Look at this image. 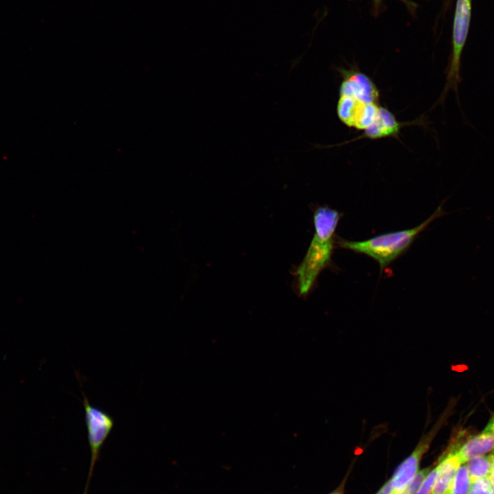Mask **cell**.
Masks as SVG:
<instances>
[{"label":"cell","mask_w":494,"mask_h":494,"mask_svg":"<svg viewBox=\"0 0 494 494\" xmlns=\"http://www.w3.org/2000/svg\"><path fill=\"white\" fill-rule=\"evenodd\" d=\"M342 214L328 207H318L314 212V233L307 251L294 272L300 296H307L314 287L320 272L329 267L335 248L336 229Z\"/></svg>","instance_id":"cell-1"},{"label":"cell","mask_w":494,"mask_h":494,"mask_svg":"<svg viewBox=\"0 0 494 494\" xmlns=\"http://www.w3.org/2000/svg\"><path fill=\"white\" fill-rule=\"evenodd\" d=\"M443 205L441 203L429 218L414 228L384 233L364 241L338 238L336 243L339 248L373 258L383 270L403 254L432 222L445 214Z\"/></svg>","instance_id":"cell-2"},{"label":"cell","mask_w":494,"mask_h":494,"mask_svg":"<svg viewBox=\"0 0 494 494\" xmlns=\"http://www.w3.org/2000/svg\"><path fill=\"white\" fill-rule=\"evenodd\" d=\"M82 393L84 421L91 454L88 476L83 493V494H88L95 464L99 459L102 447L115 426V420L106 411L91 404L83 391Z\"/></svg>","instance_id":"cell-3"},{"label":"cell","mask_w":494,"mask_h":494,"mask_svg":"<svg viewBox=\"0 0 494 494\" xmlns=\"http://www.w3.org/2000/svg\"><path fill=\"white\" fill-rule=\"evenodd\" d=\"M471 0H457L454 20L452 53L447 71L446 83L439 99L443 102L449 91L453 90L459 104L458 84L461 82V56L464 46L471 18Z\"/></svg>","instance_id":"cell-4"},{"label":"cell","mask_w":494,"mask_h":494,"mask_svg":"<svg viewBox=\"0 0 494 494\" xmlns=\"http://www.w3.org/2000/svg\"><path fill=\"white\" fill-rule=\"evenodd\" d=\"M379 106V104L368 103L355 97L340 95L336 110L344 125L364 130L374 121Z\"/></svg>","instance_id":"cell-5"},{"label":"cell","mask_w":494,"mask_h":494,"mask_svg":"<svg viewBox=\"0 0 494 494\" xmlns=\"http://www.w3.org/2000/svg\"><path fill=\"white\" fill-rule=\"evenodd\" d=\"M445 416H443L429 432L423 436L412 454L399 466L391 480L395 491H401L415 476L423 456L427 451Z\"/></svg>","instance_id":"cell-6"},{"label":"cell","mask_w":494,"mask_h":494,"mask_svg":"<svg viewBox=\"0 0 494 494\" xmlns=\"http://www.w3.org/2000/svg\"><path fill=\"white\" fill-rule=\"evenodd\" d=\"M340 95L352 96L368 103L379 104V91L372 79L356 69L342 71Z\"/></svg>","instance_id":"cell-7"},{"label":"cell","mask_w":494,"mask_h":494,"mask_svg":"<svg viewBox=\"0 0 494 494\" xmlns=\"http://www.w3.org/2000/svg\"><path fill=\"white\" fill-rule=\"evenodd\" d=\"M406 124H408L399 122L391 111L380 106L373 123L364 130L361 136L350 141L362 139L375 140L395 137L399 134L401 128Z\"/></svg>","instance_id":"cell-8"},{"label":"cell","mask_w":494,"mask_h":494,"mask_svg":"<svg viewBox=\"0 0 494 494\" xmlns=\"http://www.w3.org/2000/svg\"><path fill=\"white\" fill-rule=\"evenodd\" d=\"M460 463L454 451H449L440 460L431 494H448Z\"/></svg>","instance_id":"cell-9"},{"label":"cell","mask_w":494,"mask_h":494,"mask_svg":"<svg viewBox=\"0 0 494 494\" xmlns=\"http://www.w3.org/2000/svg\"><path fill=\"white\" fill-rule=\"evenodd\" d=\"M493 449L494 434L482 431L469 438L454 451L462 464L473 457L485 455Z\"/></svg>","instance_id":"cell-10"},{"label":"cell","mask_w":494,"mask_h":494,"mask_svg":"<svg viewBox=\"0 0 494 494\" xmlns=\"http://www.w3.org/2000/svg\"><path fill=\"white\" fill-rule=\"evenodd\" d=\"M471 482L489 478L493 469V454L472 458L465 463Z\"/></svg>","instance_id":"cell-11"},{"label":"cell","mask_w":494,"mask_h":494,"mask_svg":"<svg viewBox=\"0 0 494 494\" xmlns=\"http://www.w3.org/2000/svg\"><path fill=\"white\" fill-rule=\"evenodd\" d=\"M471 485L470 476L465 464L458 469L448 494H468Z\"/></svg>","instance_id":"cell-12"},{"label":"cell","mask_w":494,"mask_h":494,"mask_svg":"<svg viewBox=\"0 0 494 494\" xmlns=\"http://www.w3.org/2000/svg\"><path fill=\"white\" fill-rule=\"evenodd\" d=\"M431 470V467H426L418 471L412 480L401 490L403 493L416 494Z\"/></svg>","instance_id":"cell-13"},{"label":"cell","mask_w":494,"mask_h":494,"mask_svg":"<svg viewBox=\"0 0 494 494\" xmlns=\"http://www.w3.org/2000/svg\"><path fill=\"white\" fill-rule=\"evenodd\" d=\"M468 494H492L490 477L479 479L471 482Z\"/></svg>","instance_id":"cell-14"},{"label":"cell","mask_w":494,"mask_h":494,"mask_svg":"<svg viewBox=\"0 0 494 494\" xmlns=\"http://www.w3.org/2000/svg\"><path fill=\"white\" fill-rule=\"evenodd\" d=\"M438 472L437 466L431 470L416 494H431Z\"/></svg>","instance_id":"cell-15"},{"label":"cell","mask_w":494,"mask_h":494,"mask_svg":"<svg viewBox=\"0 0 494 494\" xmlns=\"http://www.w3.org/2000/svg\"><path fill=\"white\" fill-rule=\"evenodd\" d=\"M393 491L391 480H388L376 494H391Z\"/></svg>","instance_id":"cell-16"},{"label":"cell","mask_w":494,"mask_h":494,"mask_svg":"<svg viewBox=\"0 0 494 494\" xmlns=\"http://www.w3.org/2000/svg\"><path fill=\"white\" fill-rule=\"evenodd\" d=\"M482 431L494 434V414L490 418Z\"/></svg>","instance_id":"cell-17"},{"label":"cell","mask_w":494,"mask_h":494,"mask_svg":"<svg viewBox=\"0 0 494 494\" xmlns=\"http://www.w3.org/2000/svg\"><path fill=\"white\" fill-rule=\"evenodd\" d=\"M490 479L491 481V486H492V494H494V473L492 472Z\"/></svg>","instance_id":"cell-18"},{"label":"cell","mask_w":494,"mask_h":494,"mask_svg":"<svg viewBox=\"0 0 494 494\" xmlns=\"http://www.w3.org/2000/svg\"><path fill=\"white\" fill-rule=\"evenodd\" d=\"M330 494H343L342 489L339 488Z\"/></svg>","instance_id":"cell-19"},{"label":"cell","mask_w":494,"mask_h":494,"mask_svg":"<svg viewBox=\"0 0 494 494\" xmlns=\"http://www.w3.org/2000/svg\"><path fill=\"white\" fill-rule=\"evenodd\" d=\"M391 494H403V493L402 491H392Z\"/></svg>","instance_id":"cell-20"},{"label":"cell","mask_w":494,"mask_h":494,"mask_svg":"<svg viewBox=\"0 0 494 494\" xmlns=\"http://www.w3.org/2000/svg\"><path fill=\"white\" fill-rule=\"evenodd\" d=\"M381 1V0H374V2H375L376 4H378Z\"/></svg>","instance_id":"cell-21"},{"label":"cell","mask_w":494,"mask_h":494,"mask_svg":"<svg viewBox=\"0 0 494 494\" xmlns=\"http://www.w3.org/2000/svg\"><path fill=\"white\" fill-rule=\"evenodd\" d=\"M493 473H494V471L493 470Z\"/></svg>","instance_id":"cell-22"}]
</instances>
